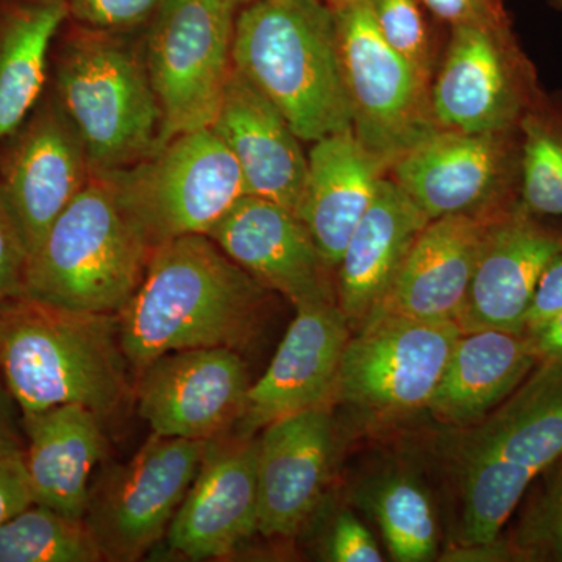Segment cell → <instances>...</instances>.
Instances as JSON below:
<instances>
[{"label":"cell","instance_id":"1","mask_svg":"<svg viewBox=\"0 0 562 562\" xmlns=\"http://www.w3.org/2000/svg\"><path fill=\"white\" fill-rule=\"evenodd\" d=\"M269 292L210 236L158 244L138 290L117 313L132 371L169 351L241 350L257 333Z\"/></svg>","mask_w":562,"mask_h":562},{"label":"cell","instance_id":"2","mask_svg":"<svg viewBox=\"0 0 562 562\" xmlns=\"http://www.w3.org/2000/svg\"><path fill=\"white\" fill-rule=\"evenodd\" d=\"M117 314L29 299L0 303V373L22 416L80 405L102 419L132 394Z\"/></svg>","mask_w":562,"mask_h":562},{"label":"cell","instance_id":"3","mask_svg":"<svg viewBox=\"0 0 562 562\" xmlns=\"http://www.w3.org/2000/svg\"><path fill=\"white\" fill-rule=\"evenodd\" d=\"M233 68L305 143L351 131L335 10L324 0H255L235 20Z\"/></svg>","mask_w":562,"mask_h":562},{"label":"cell","instance_id":"4","mask_svg":"<svg viewBox=\"0 0 562 562\" xmlns=\"http://www.w3.org/2000/svg\"><path fill=\"white\" fill-rule=\"evenodd\" d=\"M68 22L52 47L49 87L79 132L92 173L135 165L158 149L161 133L143 43L128 32Z\"/></svg>","mask_w":562,"mask_h":562},{"label":"cell","instance_id":"5","mask_svg":"<svg viewBox=\"0 0 562 562\" xmlns=\"http://www.w3.org/2000/svg\"><path fill=\"white\" fill-rule=\"evenodd\" d=\"M150 251L109 184L92 176L29 257L24 295L70 312L117 314L138 290Z\"/></svg>","mask_w":562,"mask_h":562},{"label":"cell","instance_id":"6","mask_svg":"<svg viewBox=\"0 0 562 562\" xmlns=\"http://www.w3.org/2000/svg\"><path fill=\"white\" fill-rule=\"evenodd\" d=\"M101 177L154 249L188 235H209L247 194L241 169L213 128L176 136L149 157Z\"/></svg>","mask_w":562,"mask_h":562},{"label":"cell","instance_id":"7","mask_svg":"<svg viewBox=\"0 0 562 562\" xmlns=\"http://www.w3.org/2000/svg\"><path fill=\"white\" fill-rule=\"evenodd\" d=\"M236 9L227 0H161L140 36L161 111L160 144L211 128L233 70Z\"/></svg>","mask_w":562,"mask_h":562},{"label":"cell","instance_id":"8","mask_svg":"<svg viewBox=\"0 0 562 562\" xmlns=\"http://www.w3.org/2000/svg\"><path fill=\"white\" fill-rule=\"evenodd\" d=\"M333 10L351 132L391 171L406 151L439 128L432 116L431 85L387 46L369 0Z\"/></svg>","mask_w":562,"mask_h":562},{"label":"cell","instance_id":"9","mask_svg":"<svg viewBox=\"0 0 562 562\" xmlns=\"http://www.w3.org/2000/svg\"><path fill=\"white\" fill-rule=\"evenodd\" d=\"M461 335L453 321L369 317L346 344L333 397L375 419L427 409Z\"/></svg>","mask_w":562,"mask_h":562},{"label":"cell","instance_id":"10","mask_svg":"<svg viewBox=\"0 0 562 562\" xmlns=\"http://www.w3.org/2000/svg\"><path fill=\"white\" fill-rule=\"evenodd\" d=\"M209 442L151 432L131 461L106 468L91 484L83 520L103 561H138L165 538Z\"/></svg>","mask_w":562,"mask_h":562},{"label":"cell","instance_id":"11","mask_svg":"<svg viewBox=\"0 0 562 562\" xmlns=\"http://www.w3.org/2000/svg\"><path fill=\"white\" fill-rule=\"evenodd\" d=\"M542 91L512 21L452 27L431 80L432 116L443 131H514Z\"/></svg>","mask_w":562,"mask_h":562},{"label":"cell","instance_id":"12","mask_svg":"<svg viewBox=\"0 0 562 562\" xmlns=\"http://www.w3.org/2000/svg\"><path fill=\"white\" fill-rule=\"evenodd\" d=\"M428 220L497 216L519 203L520 133L438 128L390 173Z\"/></svg>","mask_w":562,"mask_h":562},{"label":"cell","instance_id":"13","mask_svg":"<svg viewBox=\"0 0 562 562\" xmlns=\"http://www.w3.org/2000/svg\"><path fill=\"white\" fill-rule=\"evenodd\" d=\"M91 177L79 132L47 85L27 117L0 139V194L29 257Z\"/></svg>","mask_w":562,"mask_h":562},{"label":"cell","instance_id":"14","mask_svg":"<svg viewBox=\"0 0 562 562\" xmlns=\"http://www.w3.org/2000/svg\"><path fill=\"white\" fill-rule=\"evenodd\" d=\"M139 416L165 438L213 441L241 416L249 371L238 350L205 347L169 351L140 369Z\"/></svg>","mask_w":562,"mask_h":562},{"label":"cell","instance_id":"15","mask_svg":"<svg viewBox=\"0 0 562 562\" xmlns=\"http://www.w3.org/2000/svg\"><path fill=\"white\" fill-rule=\"evenodd\" d=\"M227 257L295 306L336 302L333 269L312 233L290 210L244 195L209 235Z\"/></svg>","mask_w":562,"mask_h":562},{"label":"cell","instance_id":"16","mask_svg":"<svg viewBox=\"0 0 562 562\" xmlns=\"http://www.w3.org/2000/svg\"><path fill=\"white\" fill-rule=\"evenodd\" d=\"M562 254V222L532 216L517 203L492 222L458 325L462 333L524 335L525 316L547 266Z\"/></svg>","mask_w":562,"mask_h":562},{"label":"cell","instance_id":"17","mask_svg":"<svg viewBox=\"0 0 562 562\" xmlns=\"http://www.w3.org/2000/svg\"><path fill=\"white\" fill-rule=\"evenodd\" d=\"M258 439H213L198 475L173 516L166 541L188 560L235 552L258 531Z\"/></svg>","mask_w":562,"mask_h":562},{"label":"cell","instance_id":"18","mask_svg":"<svg viewBox=\"0 0 562 562\" xmlns=\"http://www.w3.org/2000/svg\"><path fill=\"white\" fill-rule=\"evenodd\" d=\"M295 319L271 364L251 383L238 422V435L250 436L272 422L325 406L335 394L342 351L351 328L338 303L295 308Z\"/></svg>","mask_w":562,"mask_h":562},{"label":"cell","instance_id":"19","mask_svg":"<svg viewBox=\"0 0 562 562\" xmlns=\"http://www.w3.org/2000/svg\"><path fill=\"white\" fill-rule=\"evenodd\" d=\"M258 439V532L297 535L319 503L335 454V422L328 408L306 409L262 428Z\"/></svg>","mask_w":562,"mask_h":562},{"label":"cell","instance_id":"20","mask_svg":"<svg viewBox=\"0 0 562 562\" xmlns=\"http://www.w3.org/2000/svg\"><path fill=\"white\" fill-rule=\"evenodd\" d=\"M498 216L502 214H458L428 222L390 291L369 317L394 314L409 319L458 324L484 238Z\"/></svg>","mask_w":562,"mask_h":562},{"label":"cell","instance_id":"21","mask_svg":"<svg viewBox=\"0 0 562 562\" xmlns=\"http://www.w3.org/2000/svg\"><path fill=\"white\" fill-rule=\"evenodd\" d=\"M211 128L238 161L247 194L297 216L308 155L283 114L235 68Z\"/></svg>","mask_w":562,"mask_h":562},{"label":"cell","instance_id":"22","mask_svg":"<svg viewBox=\"0 0 562 562\" xmlns=\"http://www.w3.org/2000/svg\"><path fill=\"white\" fill-rule=\"evenodd\" d=\"M452 457H490L538 479L562 458V358L539 360L516 391L472 427Z\"/></svg>","mask_w":562,"mask_h":562},{"label":"cell","instance_id":"23","mask_svg":"<svg viewBox=\"0 0 562 562\" xmlns=\"http://www.w3.org/2000/svg\"><path fill=\"white\" fill-rule=\"evenodd\" d=\"M428 222L413 199L384 177L336 268V301L351 331L382 303Z\"/></svg>","mask_w":562,"mask_h":562},{"label":"cell","instance_id":"24","mask_svg":"<svg viewBox=\"0 0 562 562\" xmlns=\"http://www.w3.org/2000/svg\"><path fill=\"white\" fill-rule=\"evenodd\" d=\"M387 173L351 131L313 143L297 217L333 271Z\"/></svg>","mask_w":562,"mask_h":562},{"label":"cell","instance_id":"25","mask_svg":"<svg viewBox=\"0 0 562 562\" xmlns=\"http://www.w3.org/2000/svg\"><path fill=\"white\" fill-rule=\"evenodd\" d=\"M33 502L83 519L95 465L109 450L102 417L80 405L22 416Z\"/></svg>","mask_w":562,"mask_h":562},{"label":"cell","instance_id":"26","mask_svg":"<svg viewBox=\"0 0 562 562\" xmlns=\"http://www.w3.org/2000/svg\"><path fill=\"white\" fill-rule=\"evenodd\" d=\"M538 364L527 336L503 330L462 333L427 412L453 430L494 412Z\"/></svg>","mask_w":562,"mask_h":562},{"label":"cell","instance_id":"27","mask_svg":"<svg viewBox=\"0 0 562 562\" xmlns=\"http://www.w3.org/2000/svg\"><path fill=\"white\" fill-rule=\"evenodd\" d=\"M68 20L65 0H0V139L46 91L52 47Z\"/></svg>","mask_w":562,"mask_h":562},{"label":"cell","instance_id":"28","mask_svg":"<svg viewBox=\"0 0 562 562\" xmlns=\"http://www.w3.org/2000/svg\"><path fill=\"white\" fill-rule=\"evenodd\" d=\"M453 461L461 501L458 557L508 560V550L501 539L502 530L535 479L495 458L453 457Z\"/></svg>","mask_w":562,"mask_h":562},{"label":"cell","instance_id":"29","mask_svg":"<svg viewBox=\"0 0 562 562\" xmlns=\"http://www.w3.org/2000/svg\"><path fill=\"white\" fill-rule=\"evenodd\" d=\"M364 505L375 517L392 560L428 562L438 552V520L428 492L408 472L376 476L364 491Z\"/></svg>","mask_w":562,"mask_h":562},{"label":"cell","instance_id":"30","mask_svg":"<svg viewBox=\"0 0 562 562\" xmlns=\"http://www.w3.org/2000/svg\"><path fill=\"white\" fill-rule=\"evenodd\" d=\"M519 205L562 222V92L543 90L519 124Z\"/></svg>","mask_w":562,"mask_h":562},{"label":"cell","instance_id":"31","mask_svg":"<svg viewBox=\"0 0 562 562\" xmlns=\"http://www.w3.org/2000/svg\"><path fill=\"white\" fill-rule=\"evenodd\" d=\"M101 550L83 519L32 503L0 525V562H98Z\"/></svg>","mask_w":562,"mask_h":562},{"label":"cell","instance_id":"32","mask_svg":"<svg viewBox=\"0 0 562 562\" xmlns=\"http://www.w3.org/2000/svg\"><path fill=\"white\" fill-rule=\"evenodd\" d=\"M539 476L506 550L513 561L562 562V458Z\"/></svg>","mask_w":562,"mask_h":562},{"label":"cell","instance_id":"33","mask_svg":"<svg viewBox=\"0 0 562 562\" xmlns=\"http://www.w3.org/2000/svg\"><path fill=\"white\" fill-rule=\"evenodd\" d=\"M380 35L398 57L431 85L438 50L420 0H369Z\"/></svg>","mask_w":562,"mask_h":562},{"label":"cell","instance_id":"34","mask_svg":"<svg viewBox=\"0 0 562 562\" xmlns=\"http://www.w3.org/2000/svg\"><path fill=\"white\" fill-rule=\"evenodd\" d=\"M161 0H65L68 21L109 32L143 29Z\"/></svg>","mask_w":562,"mask_h":562},{"label":"cell","instance_id":"35","mask_svg":"<svg viewBox=\"0 0 562 562\" xmlns=\"http://www.w3.org/2000/svg\"><path fill=\"white\" fill-rule=\"evenodd\" d=\"M29 254L0 194V303L24 295Z\"/></svg>","mask_w":562,"mask_h":562},{"label":"cell","instance_id":"36","mask_svg":"<svg viewBox=\"0 0 562 562\" xmlns=\"http://www.w3.org/2000/svg\"><path fill=\"white\" fill-rule=\"evenodd\" d=\"M325 557L335 562L383 561V554L372 532L351 512H342L333 522Z\"/></svg>","mask_w":562,"mask_h":562},{"label":"cell","instance_id":"37","mask_svg":"<svg viewBox=\"0 0 562 562\" xmlns=\"http://www.w3.org/2000/svg\"><path fill=\"white\" fill-rule=\"evenodd\" d=\"M436 20L452 27L497 25L512 21L505 0H420Z\"/></svg>","mask_w":562,"mask_h":562},{"label":"cell","instance_id":"38","mask_svg":"<svg viewBox=\"0 0 562 562\" xmlns=\"http://www.w3.org/2000/svg\"><path fill=\"white\" fill-rule=\"evenodd\" d=\"M562 312V254L554 258L536 286L525 316L524 335L541 327Z\"/></svg>","mask_w":562,"mask_h":562},{"label":"cell","instance_id":"39","mask_svg":"<svg viewBox=\"0 0 562 562\" xmlns=\"http://www.w3.org/2000/svg\"><path fill=\"white\" fill-rule=\"evenodd\" d=\"M32 503L35 502L25 471L24 453L0 460V525Z\"/></svg>","mask_w":562,"mask_h":562},{"label":"cell","instance_id":"40","mask_svg":"<svg viewBox=\"0 0 562 562\" xmlns=\"http://www.w3.org/2000/svg\"><path fill=\"white\" fill-rule=\"evenodd\" d=\"M22 413L0 373V460L24 453Z\"/></svg>","mask_w":562,"mask_h":562},{"label":"cell","instance_id":"41","mask_svg":"<svg viewBox=\"0 0 562 562\" xmlns=\"http://www.w3.org/2000/svg\"><path fill=\"white\" fill-rule=\"evenodd\" d=\"M525 336L538 361L562 358V312Z\"/></svg>","mask_w":562,"mask_h":562},{"label":"cell","instance_id":"42","mask_svg":"<svg viewBox=\"0 0 562 562\" xmlns=\"http://www.w3.org/2000/svg\"><path fill=\"white\" fill-rule=\"evenodd\" d=\"M324 2H327L328 5L333 7V9H336V7L346 5V3L350 2H357V0H324Z\"/></svg>","mask_w":562,"mask_h":562},{"label":"cell","instance_id":"43","mask_svg":"<svg viewBox=\"0 0 562 562\" xmlns=\"http://www.w3.org/2000/svg\"><path fill=\"white\" fill-rule=\"evenodd\" d=\"M227 2L232 3L235 9H238V7L249 5V3L255 2V0H227Z\"/></svg>","mask_w":562,"mask_h":562},{"label":"cell","instance_id":"44","mask_svg":"<svg viewBox=\"0 0 562 562\" xmlns=\"http://www.w3.org/2000/svg\"><path fill=\"white\" fill-rule=\"evenodd\" d=\"M549 2L550 7H553V9L562 11V0H547Z\"/></svg>","mask_w":562,"mask_h":562}]
</instances>
